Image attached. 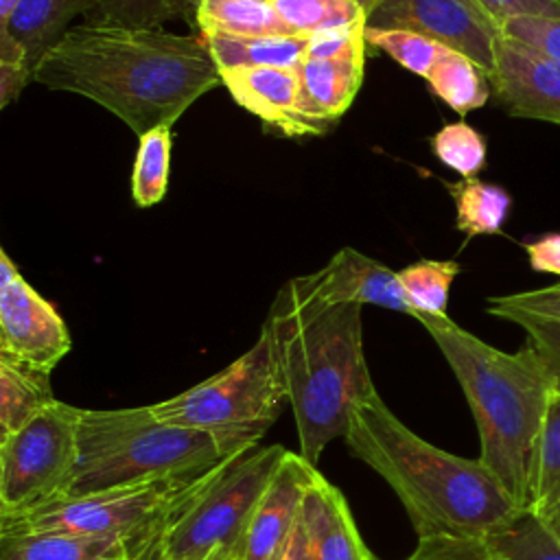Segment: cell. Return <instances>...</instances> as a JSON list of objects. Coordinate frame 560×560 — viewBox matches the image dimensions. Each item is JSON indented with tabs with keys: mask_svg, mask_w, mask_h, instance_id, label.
Segmentation results:
<instances>
[{
	"mask_svg": "<svg viewBox=\"0 0 560 560\" xmlns=\"http://www.w3.org/2000/svg\"><path fill=\"white\" fill-rule=\"evenodd\" d=\"M33 81L98 103L140 138L173 127L221 74L201 37L81 22L39 59Z\"/></svg>",
	"mask_w": 560,
	"mask_h": 560,
	"instance_id": "obj_1",
	"label": "cell"
},
{
	"mask_svg": "<svg viewBox=\"0 0 560 560\" xmlns=\"http://www.w3.org/2000/svg\"><path fill=\"white\" fill-rule=\"evenodd\" d=\"M361 308L324 300L304 273L280 287L262 322L276 346L300 455L313 466L332 440L346 438L352 411L376 394L363 352Z\"/></svg>",
	"mask_w": 560,
	"mask_h": 560,
	"instance_id": "obj_2",
	"label": "cell"
},
{
	"mask_svg": "<svg viewBox=\"0 0 560 560\" xmlns=\"http://www.w3.org/2000/svg\"><path fill=\"white\" fill-rule=\"evenodd\" d=\"M343 440L389 483L418 538H492L525 514L479 457L429 444L392 413L378 392L352 411Z\"/></svg>",
	"mask_w": 560,
	"mask_h": 560,
	"instance_id": "obj_3",
	"label": "cell"
},
{
	"mask_svg": "<svg viewBox=\"0 0 560 560\" xmlns=\"http://www.w3.org/2000/svg\"><path fill=\"white\" fill-rule=\"evenodd\" d=\"M413 319L431 335L468 400L481 464L527 512L538 440L553 394L540 359L527 343L518 352H503L448 315L420 313Z\"/></svg>",
	"mask_w": 560,
	"mask_h": 560,
	"instance_id": "obj_4",
	"label": "cell"
},
{
	"mask_svg": "<svg viewBox=\"0 0 560 560\" xmlns=\"http://www.w3.org/2000/svg\"><path fill=\"white\" fill-rule=\"evenodd\" d=\"M77 444L68 497L162 479H190L232 457L210 433L164 422L151 405L81 409Z\"/></svg>",
	"mask_w": 560,
	"mask_h": 560,
	"instance_id": "obj_5",
	"label": "cell"
},
{
	"mask_svg": "<svg viewBox=\"0 0 560 560\" xmlns=\"http://www.w3.org/2000/svg\"><path fill=\"white\" fill-rule=\"evenodd\" d=\"M287 453L254 444L228 457L138 560H245L258 499Z\"/></svg>",
	"mask_w": 560,
	"mask_h": 560,
	"instance_id": "obj_6",
	"label": "cell"
},
{
	"mask_svg": "<svg viewBox=\"0 0 560 560\" xmlns=\"http://www.w3.org/2000/svg\"><path fill=\"white\" fill-rule=\"evenodd\" d=\"M289 402L271 332L260 335L249 350L221 372L190 389L153 402L160 420L210 433L225 455L260 444Z\"/></svg>",
	"mask_w": 560,
	"mask_h": 560,
	"instance_id": "obj_7",
	"label": "cell"
},
{
	"mask_svg": "<svg viewBox=\"0 0 560 560\" xmlns=\"http://www.w3.org/2000/svg\"><path fill=\"white\" fill-rule=\"evenodd\" d=\"M219 466L190 479H162L63 497L28 512L0 514V532H63L118 538L138 560L153 545L171 516L210 481Z\"/></svg>",
	"mask_w": 560,
	"mask_h": 560,
	"instance_id": "obj_8",
	"label": "cell"
},
{
	"mask_svg": "<svg viewBox=\"0 0 560 560\" xmlns=\"http://www.w3.org/2000/svg\"><path fill=\"white\" fill-rule=\"evenodd\" d=\"M79 411L57 400L20 431L0 438V514L68 497L79 453Z\"/></svg>",
	"mask_w": 560,
	"mask_h": 560,
	"instance_id": "obj_9",
	"label": "cell"
},
{
	"mask_svg": "<svg viewBox=\"0 0 560 560\" xmlns=\"http://www.w3.org/2000/svg\"><path fill=\"white\" fill-rule=\"evenodd\" d=\"M70 348L72 339L57 308L0 249V359L52 374Z\"/></svg>",
	"mask_w": 560,
	"mask_h": 560,
	"instance_id": "obj_10",
	"label": "cell"
},
{
	"mask_svg": "<svg viewBox=\"0 0 560 560\" xmlns=\"http://www.w3.org/2000/svg\"><path fill=\"white\" fill-rule=\"evenodd\" d=\"M370 28H402L470 57L490 77L501 31L466 0H378L368 13Z\"/></svg>",
	"mask_w": 560,
	"mask_h": 560,
	"instance_id": "obj_11",
	"label": "cell"
},
{
	"mask_svg": "<svg viewBox=\"0 0 560 560\" xmlns=\"http://www.w3.org/2000/svg\"><path fill=\"white\" fill-rule=\"evenodd\" d=\"M490 88L508 116L560 125L558 59L499 35Z\"/></svg>",
	"mask_w": 560,
	"mask_h": 560,
	"instance_id": "obj_12",
	"label": "cell"
},
{
	"mask_svg": "<svg viewBox=\"0 0 560 560\" xmlns=\"http://www.w3.org/2000/svg\"><path fill=\"white\" fill-rule=\"evenodd\" d=\"M317 475L300 453H287L258 499L245 547V560H278L291 542L306 492Z\"/></svg>",
	"mask_w": 560,
	"mask_h": 560,
	"instance_id": "obj_13",
	"label": "cell"
},
{
	"mask_svg": "<svg viewBox=\"0 0 560 560\" xmlns=\"http://www.w3.org/2000/svg\"><path fill=\"white\" fill-rule=\"evenodd\" d=\"M221 85L249 114L282 136H322V129L304 112L302 79L298 68H225Z\"/></svg>",
	"mask_w": 560,
	"mask_h": 560,
	"instance_id": "obj_14",
	"label": "cell"
},
{
	"mask_svg": "<svg viewBox=\"0 0 560 560\" xmlns=\"http://www.w3.org/2000/svg\"><path fill=\"white\" fill-rule=\"evenodd\" d=\"M315 291L328 302H354L374 304L405 315H416L398 271L385 267L383 262L361 254L354 247H343L330 256V260L308 273Z\"/></svg>",
	"mask_w": 560,
	"mask_h": 560,
	"instance_id": "obj_15",
	"label": "cell"
},
{
	"mask_svg": "<svg viewBox=\"0 0 560 560\" xmlns=\"http://www.w3.org/2000/svg\"><path fill=\"white\" fill-rule=\"evenodd\" d=\"M368 42L339 55L306 57L298 72L302 79L304 112L326 133L352 105L365 68Z\"/></svg>",
	"mask_w": 560,
	"mask_h": 560,
	"instance_id": "obj_16",
	"label": "cell"
},
{
	"mask_svg": "<svg viewBox=\"0 0 560 560\" xmlns=\"http://www.w3.org/2000/svg\"><path fill=\"white\" fill-rule=\"evenodd\" d=\"M302 525L315 560H376L361 540L343 494L319 472L306 492Z\"/></svg>",
	"mask_w": 560,
	"mask_h": 560,
	"instance_id": "obj_17",
	"label": "cell"
},
{
	"mask_svg": "<svg viewBox=\"0 0 560 560\" xmlns=\"http://www.w3.org/2000/svg\"><path fill=\"white\" fill-rule=\"evenodd\" d=\"M0 560H136L118 538L63 532H0Z\"/></svg>",
	"mask_w": 560,
	"mask_h": 560,
	"instance_id": "obj_18",
	"label": "cell"
},
{
	"mask_svg": "<svg viewBox=\"0 0 560 560\" xmlns=\"http://www.w3.org/2000/svg\"><path fill=\"white\" fill-rule=\"evenodd\" d=\"M199 37L219 70L256 66L300 68L311 44V35H228L201 31Z\"/></svg>",
	"mask_w": 560,
	"mask_h": 560,
	"instance_id": "obj_19",
	"label": "cell"
},
{
	"mask_svg": "<svg viewBox=\"0 0 560 560\" xmlns=\"http://www.w3.org/2000/svg\"><path fill=\"white\" fill-rule=\"evenodd\" d=\"M90 0H20L2 26L24 46L31 70L72 28L70 22L83 15Z\"/></svg>",
	"mask_w": 560,
	"mask_h": 560,
	"instance_id": "obj_20",
	"label": "cell"
},
{
	"mask_svg": "<svg viewBox=\"0 0 560 560\" xmlns=\"http://www.w3.org/2000/svg\"><path fill=\"white\" fill-rule=\"evenodd\" d=\"M560 540V394H551L538 440L527 512Z\"/></svg>",
	"mask_w": 560,
	"mask_h": 560,
	"instance_id": "obj_21",
	"label": "cell"
},
{
	"mask_svg": "<svg viewBox=\"0 0 560 560\" xmlns=\"http://www.w3.org/2000/svg\"><path fill=\"white\" fill-rule=\"evenodd\" d=\"M455 201V228L468 238L501 234L510 208V192L479 177H462L459 182H444Z\"/></svg>",
	"mask_w": 560,
	"mask_h": 560,
	"instance_id": "obj_22",
	"label": "cell"
},
{
	"mask_svg": "<svg viewBox=\"0 0 560 560\" xmlns=\"http://www.w3.org/2000/svg\"><path fill=\"white\" fill-rule=\"evenodd\" d=\"M52 402L50 374L0 359V438L20 431Z\"/></svg>",
	"mask_w": 560,
	"mask_h": 560,
	"instance_id": "obj_23",
	"label": "cell"
},
{
	"mask_svg": "<svg viewBox=\"0 0 560 560\" xmlns=\"http://www.w3.org/2000/svg\"><path fill=\"white\" fill-rule=\"evenodd\" d=\"M192 22L199 31L228 35H293L271 0H201L195 7Z\"/></svg>",
	"mask_w": 560,
	"mask_h": 560,
	"instance_id": "obj_24",
	"label": "cell"
},
{
	"mask_svg": "<svg viewBox=\"0 0 560 560\" xmlns=\"http://www.w3.org/2000/svg\"><path fill=\"white\" fill-rule=\"evenodd\" d=\"M427 83L431 92L459 116L479 109L492 96L490 77L486 70L453 48H446V52L429 72Z\"/></svg>",
	"mask_w": 560,
	"mask_h": 560,
	"instance_id": "obj_25",
	"label": "cell"
},
{
	"mask_svg": "<svg viewBox=\"0 0 560 560\" xmlns=\"http://www.w3.org/2000/svg\"><path fill=\"white\" fill-rule=\"evenodd\" d=\"M171 20H190L188 0H90L83 13L85 24L162 28Z\"/></svg>",
	"mask_w": 560,
	"mask_h": 560,
	"instance_id": "obj_26",
	"label": "cell"
},
{
	"mask_svg": "<svg viewBox=\"0 0 560 560\" xmlns=\"http://www.w3.org/2000/svg\"><path fill=\"white\" fill-rule=\"evenodd\" d=\"M173 127L162 125L138 138L133 171H131V195L138 208L155 206L164 199L171 171V147Z\"/></svg>",
	"mask_w": 560,
	"mask_h": 560,
	"instance_id": "obj_27",
	"label": "cell"
},
{
	"mask_svg": "<svg viewBox=\"0 0 560 560\" xmlns=\"http://www.w3.org/2000/svg\"><path fill=\"white\" fill-rule=\"evenodd\" d=\"M271 4L293 35H315L368 20L357 0H271Z\"/></svg>",
	"mask_w": 560,
	"mask_h": 560,
	"instance_id": "obj_28",
	"label": "cell"
},
{
	"mask_svg": "<svg viewBox=\"0 0 560 560\" xmlns=\"http://www.w3.org/2000/svg\"><path fill=\"white\" fill-rule=\"evenodd\" d=\"M462 267L457 260H416L398 271L400 284L416 315H446L448 291ZM413 315V317H416Z\"/></svg>",
	"mask_w": 560,
	"mask_h": 560,
	"instance_id": "obj_29",
	"label": "cell"
},
{
	"mask_svg": "<svg viewBox=\"0 0 560 560\" xmlns=\"http://www.w3.org/2000/svg\"><path fill=\"white\" fill-rule=\"evenodd\" d=\"M365 42L368 46L389 55L398 66L405 70L429 77L433 66L440 61V57L446 52L448 46L429 39L424 35L402 31V28H370L365 26Z\"/></svg>",
	"mask_w": 560,
	"mask_h": 560,
	"instance_id": "obj_30",
	"label": "cell"
},
{
	"mask_svg": "<svg viewBox=\"0 0 560 560\" xmlns=\"http://www.w3.org/2000/svg\"><path fill=\"white\" fill-rule=\"evenodd\" d=\"M429 144L433 155L462 177H477L486 166V138L464 120L442 125Z\"/></svg>",
	"mask_w": 560,
	"mask_h": 560,
	"instance_id": "obj_31",
	"label": "cell"
},
{
	"mask_svg": "<svg viewBox=\"0 0 560 560\" xmlns=\"http://www.w3.org/2000/svg\"><path fill=\"white\" fill-rule=\"evenodd\" d=\"M488 313L494 317L508 319L525 330L527 335L525 343L540 359L553 392L560 394V322L521 313V311H508V308H488Z\"/></svg>",
	"mask_w": 560,
	"mask_h": 560,
	"instance_id": "obj_32",
	"label": "cell"
},
{
	"mask_svg": "<svg viewBox=\"0 0 560 560\" xmlns=\"http://www.w3.org/2000/svg\"><path fill=\"white\" fill-rule=\"evenodd\" d=\"M490 540L508 560H560V540L529 514H523Z\"/></svg>",
	"mask_w": 560,
	"mask_h": 560,
	"instance_id": "obj_33",
	"label": "cell"
},
{
	"mask_svg": "<svg viewBox=\"0 0 560 560\" xmlns=\"http://www.w3.org/2000/svg\"><path fill=\"white\" fill-rule=\"evenodd\" d=\"M405 560H508L490 538H418Z\"/></svg>",
	"mask_w": 560,
	"mask_h": 560,
	"instance_id": "obj_34",
	"label": "cell"
},
{
	"mask_svg": "<svg viewBox=\"0 0 560 560\" xmlns=\"http://www.w3.org/2000/svg\"><path fill=\"white\" fill-rule=\"evenodd\" d=\"M501 35L560 61V18H512L501 26Z\"/></svg>",
	"mask_w": 560,
	"mask_h": 560,
	"instance_id": "obj_35",
	"label": "cell"
},
{
	"mask_svg": "<svg viewBox=\"0 0 560 560\" xmlns=\"http://www.w3.org/2000/svg\"><path fill=\"white\" fill-rule=\"evenodd\" d=\"M488 308H508V311H521L547 319L560 322V282L545 287V289H529L508 295H492L486 300Z\"/></svg>",
	"mask_w": 560,
	"mask_h": 560,
	"instance_id": "obj_36",
	"label": "cell"
},
{
	"mask_svg": "<svg viewBox=\"0 0 560 560\" xmlns=\"http://www.w3.org/2000/svg\"><path fill=\"white\" fill-rule=\"evenodd\" d=\"M477 4L499 31L512 18H560V0H477Z\"/></svg>",
	"mask_w": 560,
	"mask_h": 560,
	"instance_id": "obj_37",
	"label": "cell"
},
{
	"mask_svg": "<svg viewBox=\"0 0 560 560\" xmlns=\"http://www.w3.org/2000/svg\"><path fill=\"white\" fill-rule=\"evenodd\" d=\"M525 254L534 271L560 276V232H547L525 243Z\"/></svg>",
	"mask_w": 560,
	"mask_h": 560,
	"instance_id": "obj_38",
	"label": "cell"
},
{
	"mask_svg": "<svg viewBox=\"0 0 560 560\" xmlns=\"http://www.w3.org/2000/svg\"><path fill=\"white\" fill-rule=\"evenodd\" d=\"M28 81L33 70L26 63H0V107L13 103Z\"/></svg>",
	"mask_w": 560,
	"mask_h": 560,
	"instance_id": "obj_39",
	"label": "cell"
},
{
	"mask_svg": "<svg viewBox=\"0 0 560 560\" xmlns=\"http://www.w3.org/2000/svg\"><path fill=\"white\" fill-rule=\"evenodd\" d=\"M0 63H26L28 66V57H26L24 46L2 24H0Z\"/></svg>",
	"mask_w": 560,
	"mask_h": 560,
	"instance_id": "obj_40",
	"label": "cell"
},
{
	"mask_svg": "<svg viewBox=\"0 0 560 560\" xmlns=\"http://www.w3.org/2000/svg\"><path fill=\"white\" fill-rule=\"evenodd\" d=\"M278 560H315L311 547H308V538H306V532H304V525L300 521L291 542L287 545L284 553L278 558Z\"/></svg>",
	"mask_w": 560,
	"mask_h": 560,
	"instance_id": "obj_41",
	"label": "cell"
},
{
	"mask_svg": "<svg viewBox=\"0 0 560 560\" xmlns=\"http://www.w3.org/2000/svg\"><path fill=\"white\" fill-rule=\"evenodd\" d=\"M20 0H0V20H7Z\"/></svg>",
	"mask_w": 560,
	"mask_h": 560,
	"instance_id": "obj_42",
	"label": "cell"
},
{
	"mask_svg": "<svg viewBox=\"0 0 560 560\" xmlns=\"http://www.w3.org/2000/svg\"><path fill=\"white\" fill-rule=\"evenodd\" d=\"M357 2L365 9V13H370V11L376 7V2H378V0H357Z\"/></svg>",
	"mask_w": 560,
	"mask_h": 560,
	"instance_id": "obj_43",
	"label": "cell"
},
{
	"mask_svg": "<svg viewBox=\"0 0 560 560\" xmlns=\"http://www.w3.org/2000/svg\"><path fill=\"white\" fill-rule=\"evenodd\" d=\"M466 2H468V4H470V7H475V9H477V11H479V13H481V15H483V18H488V15H486V13H483V11H481V7H479V4H477V0H466Z\"/></svg>",
	"mask_w": 560,
	"mask_h": 560,
	"instance_id": "obj_44",
	"label": "cell"
},
{
	"mask_svg": "<svg viewBox=\"0 0 560 560\" xmlns=\"http://www.w3.org/2000/svg\"><path fill=\"white\" fill-rule=\"evenodd\" d=\"M190 2V7H192V13H195V7L201 2V0H188Z\"/></svg>",
	"mask_w": 560,
	"mask_h": 560,
	"instance_id": "obj_45",
	"label": "cell"
}]
</instances>
